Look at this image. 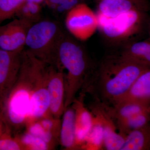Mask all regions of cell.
I'll list each match as a JSON object with an SVG mask.
<instances>
[{
	"label": "cell",
	"mask_w": 150,
	"mask_h": 150,
	"mask_svg": "<svg viewBox=\"0 0 150 150\" xmlns=\"http://www.w3.org/2000/svg\"><path fill=\"white\" fill-rule=\"evenodd\" d=\"M149 67L117 56L103 60L93 71L83 89L93 95L96 101L113 106L129 91L135 81Z\"/></svg>",
	"instance_id": "1"
},
{
	"label": "cell",
	"mask_w": 150,
	"mask_h": 150,
	"mask_svg": "<svg viewBox=\"0 0 150 150\" xmlns=\"http://www.w3.org/2000/svg\"><path fill=\"white\" fill-rule=\"evenodd\" d=\"M60 67L64 74L65 110L71 106L82 89L93 69L83 48L65 33L59 49Z\"/></svg>",
	"instance_id": "2"
},
{
	"label": "cell",
	"mask_w": 150,
	"mask_h": 150,
	"mask_svg": "<svg viewBox=\"0 0 150 150\" xmlns=\"http://www.w3.org/2000/svg\"><path fill=\"white\" fill-rule=\"evenodd\" d=\"M65 32L57 22L40 21L31 25L28 32L25 46L37 59L61 69L59 59L60 42Z\"/></svg>",
	"instance_id": "3"
},
{
	"label": "cell",
	"mask_w": 150,
	"mask_h": 150,
	"mask_svg": "<svg viewBox=\"0 0 150 150\" xmlns=\"http://www.w3.org/2000/svg\"><path fill=\"white\" fill-rule=\"evenodd\" d=\"M143 11L133 10L113 18L97 13L98 29L108 40L116 41L126 40L139 31L144 23Z\"/></svg>",
	"instance_id": "4"
},
{
	"label": "cell",
	"mask_w": 150,
	"mask_h": 150,
	"mask_svg": "<svg viewBox=\"0 0 150 150\" xmlns=\"http://www.w3.org/2000/svg\"><path fill=\"white\" fill-rule=\"evenodd\" d=\"M30 100L29 91L17 82L3 99L5 117L11 132L26 125Z\"/></svg>",
	"instance_id": "5"
},
{
	"label": "cell",
	"mask_w": 150,
	"mask_h": 150,
	"mask_svg": "<svg viewBox=\"0 0 150 150\" xmlns=\"http://www.w3.org/2000/svg\"><path fill=\"white\" fill-rule=\"evenodd\" d=\"M65 25L67 30L78 40L88 39L98 28V18L86 3H81L66 14Z\"/></svg>",
	"instance_id": "6"
},
{
	"label": "cell",
	"mask_w": 150,
	"mask_h": 150,
	"mask_svg": "<svg viewBox=\"0 0 150 150\" xmlns=\"http://www.w3.org/2000/svg\"><path fill=\"white\" fill-rule=\"evenodd\" d=\"M33 24L17 18L4 25H0V49L11 52L23 51L28 32Z\"/></svg>",
	"instance_id": "7"
},
{
	"label": "cell",
	"mask_w": 150,
	"mask_h": 150,
	"mask_svg": "<svg viewBox=\"0 0 150 150\" xmlns=\"http://www.w3.org/2000/svg\"><path fill=\"white\" fill-rule=\"evenodd\" d=\"M22 53L0 49V98H4L16 82L21 66Z\"/></svg>",
	"instance_id": "8"
},
{
	"label": "cell",
	"mask_w": 150,
	"mask_h": 150,
	"mask_svg": "<svg viewBox=\"0 0 150 150\" xmlns=\"http://www.w3.org/2000/svg\"><path fill=\"white\" fill-rule=\"evenodd\" d=\"M47 84L50 99L49 113L54 118L60 119L65 111L64 74L63 70L49 65Z\"/></svg>",
	"instance_id": "9"
},
{
	"label": "cell",
	"mask_w": 150,
	"mask_h": 150,
	"mask_svg": "<svg viewBox=\"0 0 150 150\" xmlns=\"http://www.w3.org/2000/svg\"><path fill=\"white\" fill-rule=\"evenodd\" d=\"M94 115L98 117L102 124L104 134V149L121 150L125 138L117 129L115 121L109 115L104 105L97 102L91 108Z\"/></svg>",
	"instance_id": "10"
},
{
	"label": "cell",
	"mask_w": 150,
	"mask_h": 150,
	"mask_svg": "<svg viewBox=\"0 0 150 150\" xmlns=\"http://www.w3.org/2000/svg\"><path fill=\"white\" fill-rule=\"evenodd\" d=\"M84 95L79 99L76 98L72 106L75 112L76 142L79 149H82L93 123L94 116L91 111L84 104Z\"/></svg>",
	"instance_id": "11"
},
{
	"label": "cell",
	"mask_w": 150,
	"mask_h": 150,
	"mask_svg": "<svg viewBox=\"0 0 150 150\" xmlns=\"http://www.w3.org/2000/svg\"><path fill=\"white\" fill-rule=\"evenodd\" d=\"M146 5V0H101L97 13L113 18L133 10H144Z\"/></svg>",
	"instance_id": "12"
},
{
	"label": "cell",
	"mask_w": 150,
	"mask_h": 150,
	"mask_svg": "<svg viewBox=\"0 0 150 150\" xmlns=\"http://www.w3.org/2000/svg\"><path fill=\"white\" fill-rule=\"evenodd\" d=\"M59 134V142L66 150H78L76 142L75 112L71 105L63 113Z\"/></svg>",
	"instance_id": "13"
},
{
	"label": "cell",
	"mask_w": 150,
	"mask_h": 150,
	"mask_svg": "<svg viewBox=\"0 0 150 150\" xmlns=\"http://www.w3.org/2000/svg\"><path fill=\"white\" fill-rule=\"evenodd\" d=\"M128 100L150 104V68L140 75L128 92L117 103Z\"/></svg>",
	"instance_id": "14"
},
{
	"label": "cell",
	"mask_w": 150,
	"mask_h": 150,
	"mask_svg": "<svg viewBox=\"0 0 150 150\" xmlns=\"http://www.w3.org/2000/svg\"><path fill=\"white\" fill-rule=\"evenodd\" d=\"M103 105L115 123L130 118L150 108V104L131 100L120 101L112 106Z\"/></svg>",
	"instance_id": "15"
},
{
	"label": "cell",
	"mask_w": 150,
	"mask_h": 150,
	"mask_svg": "<svg viewBox=\"0 0 150 150\" xmlns=\"http://www.w3.org/2000/svg\"><path fill=\"white\" fill-rule=\"evenodd\" d=\"M118 55L123 59L150 68V42L141 41L132 43Z\"/></svg>",
	"instance_id": "16"
},
{
	"label": "cell",
	"mask_w": 150,
	"mask_h": 150,
	"mask_svg": "<svg viewBox=\"0 0 150 150\" xmlns=\"http://www.w3.org/2000/svg\"><path fill=\"white\" fill-rule=\"evenodd\" d=\"M121 150H150V122L127 134Z\"/></svg>",
	"instance_id": "17"
},
{
	"label": "cell",
	"mask_w": 150,
	"mask_h": 150,
	"mask_svg": "<svg viewBox=\"0 0 150 150\" xmlns=\"http://www.w3.org/2000/svg\"><path fill=\"white\" fill-rule=\"evenodd\" d=\"M150 122V108L144 112L115 122L119 133L126 137L131 131L140 129Z\"/></svg>",
	"instance_id": "18"
},
{
	"label": "cell",
	"mask_w": 150,
	"mask_h": 150,
	"mask_svg": "<svg viewBox=\"0 0 150 150\" xmlns=\"http://www.w3.org/2000/svg\"><path fill=\"white\" fill-rule=\"evenodd\" d=\"M93 123L82 149H104V134L102 124L96 116L94 115Z\"/></svg>",
	"instance_id": "19"
},
{
	"label": "cell",
	"mask_w": 150,
	"mask_h": 150,
	"mask_svg": "<svg viewBox=\"0 0 150 150\" xmlns=\"http://www.w3.org/2000/svg\"><path fill=\"white\" fill-rule=\"evenodd\" d=\"M42 8L41 5L25 1L16 14L17 18L25 20L33 24L40 21Z\"/></svg>",
	"instance_id": "20"
},
{
	"label": "cell",
	"mask_w": 150,
	"mask_h": 150,
	"mask_svg": "<svg viewBox=\"0 0 150 150\" xmlns=\"http://www.w3.org/2000/svg\"><path fill=\"white\" fill-rule=\"evenodd\" d=\"M26 125H27V132L35 137L40 138L47 143L52 149L56 142V139L59 140L53 133L44 129L38 121L30 122L27 123Z\"/></svg>",
	"instance_id": "21"
},
{
	"label": "cell",
	"mask_w": 150,
	"mask_h": 150,
	"mask_svg": "<svg viewBox=\"0 0 150 150\" xmlns=\"http://www.w3.org/2000/svg\"><path fill=\"white\" fill-rule=\"evenodd\" d=\"M25 0H0V25L6 20L15 16Z\"/></svg>",
	"instance_id": "22"
},
{
	"label": "cell",
	"mask_w": 150,
	"mask_h": 150,
	"mask_svg": "<svg viewBox=\"0 0 150 150\" xmlns=\"http://www.w3.org/2000/svg\"><path fill=\"white\" fill-rule=\"evenodd\" d=\"M17 138L23 146L24 150H47L52 149L43 140L27 132L22 135L21 137Z\"/></svg>",
	"instance_id": "23"
},
{
	"label": "cell",
	"mask_w": 150,
	"mask_h": 150,
	"mask_svg": "<svg viewBox=\"0 0 150 150\" xmlns=\"http://www.w3.org/2000/svg\"><path fill=\"white\" fill-rule=\"evenodd\" d=\"M24 150L17 138H13L8 135L0 138V150Z\"/></svg>",
	"instance_id": "24"
},
{
	"label": "cell",
	"mask_w": 150,
	"mask_h": 150,
	"mask_svg": "<svg viewBox=\"0 0 150 150\" xmlns=\"http://www.w3.org/2000/svg\"><path fill=\"white\" fill-rule=\"evenodd\" d=\"M87 0H64L51 9L56 14H66L73 8Z\"/></svg>",
	"instance_id": "25"
},
{
	"label": "cell",
	"mask_w": 150,
	"mask_h": 150,
	"mask_svg": "<svg viewBox=\"0 0 150 150\" xmlns=\"http://www.w3.org/2000/svg\"><path fill=\"white\" fill-rule=\"evenodd\" d=\"M11 131L6 121L3 98H0V138L11 135Z\"/></svg>",
	"instance_id": "26"
},
{
	"label": "cell",
	"mask_w": 150,
	"mask_h": 150,
	"mask_svg": "<svg viewBox=\"0 0 150 150\" xmlns=\"http://www.w3.org/2000/svg\"><path fill=\"white\" fill-rule=\"evenodd\" d=\"M64 0H45L43 4L49 8L52 9Z\"/></svg>",
	"instance_id": "27"
},
{
	"label": "cell",
	"mask_w": 150,
	"mask_h": 150,
	"mask_svg": "<svg viewBox=\"0 0 150 150\" xmlns=\"http://www.w3.org/2000/svg\"><path fill=\"white\" fill-rule=\"evenodd\" d=\"M45 1V0H25V1L36 3V4H39L40 5L43 4Z\"/></svg>",
	"instance_id": "28"
},
{
	"label": "cell",
	"mask_w": 150,
	"mask_h": 150,
	"mask_svg": "<svg viewBox=\"0 0 150 150\" xmlns=\"http://www.w3.org/2000/svg\"><path fill=\"white\" fill-rule=\"evenodd\" d=\"M101 1V0H99V1Z\"/></svg>",
	"instance_id": "29"
}]
</instances>
